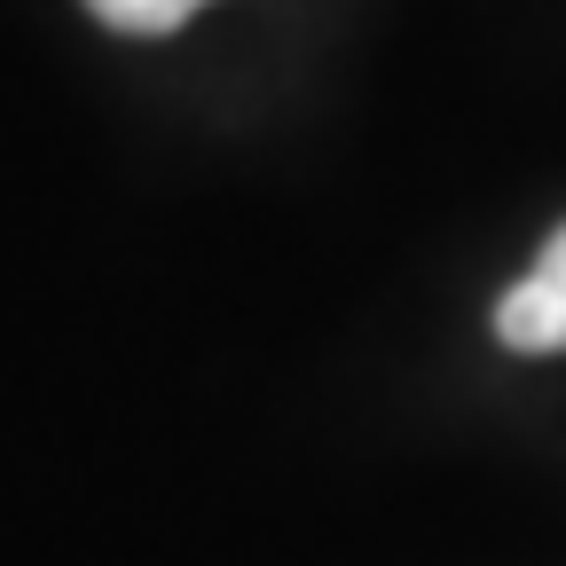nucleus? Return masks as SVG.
I'll return each instance as SVG.
<instances>
[{
	"instance_id": "nucleus-1",
	"label": "nucleus",
	"mask_w": 566,
	"mask_h": 566,
	"mask_svg": "<svg viewBox=\"0 0 566 566\" xmlns=\"http://www.w3.org/2000/svg\"><path fill=\"white\" fill-rule=\"evenodd\" d=\"M495 338L512 354H566V221L535 252V268L495 300Z\"/></svg>"
},
{
	"instance_id": "nucleus-2",
	"label": "nucleus",
	"mask_w": 566,
	"mask_h": 566,
	"mask_svg": "<svg viewBox=\"0 0 566 566\" xmlns=\"http://www.w3.org/2000/svg\"><path fill=\"white\" fill-rule=\"evenodd\" d=\"M87 9L111 24V32H134V40H158V32H174V24H189L205 0H87Z\"/></svg>"
}]
</instances>
